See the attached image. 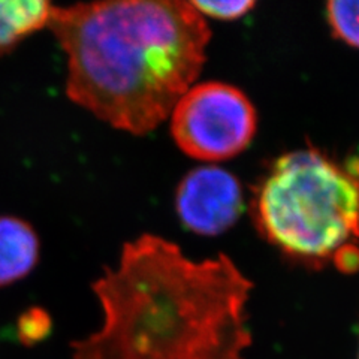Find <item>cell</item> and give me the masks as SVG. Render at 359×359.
<instances>
[{
  "instance_id": "cell-1",
  "label": "cell",
  "mask_w": 359,
  "mask_h": 359,
  "mask_svg": "<svg viewBox=\"0 0 359 359\" xmlns=\"http://www.w3.org/2000/svg\"><path fill=\"white\" fill-rule=\"evenodd\" d=\"M250 289L229 256L194 261L144 233L93 283L104 322L72 343L74 359H244Z\"/></svg>"
},
{
  "instance_id": "cell-2",
  "label": "cell",
  "mask_w": 359,
  "mask_h": 359,
  "mask_svg": "<svg viewBox=\"0 0 359 359\" xmlns=\"http://www.w3.org/2000/svg\"><path fill=\"white\" fill-rule=\"evenodd\" d=\"M66 95L118 130L145 135L171 116L207 59L211 30L186 0L54 6Z\"/></svg>"
},
{
  "instance_id": "cell-3",
  "label": "cell",
  "mask_w": 359,
  "mask_h": 359,
  "mask_svg": "<svg viewBox=\"0 0 359 359\" xmlns=\"http://www.w3.org/2000/svg\"><path fill=\"white\" fill-rule=\"evenodd\" d=\"M265 237L307 259L346 256L359 240V168L340 166L316 150L278 157L256 194Z\"/></svg>"
},
{
  "instance_id": "cell-4",
  "label": "cell",
  "mask_w": 359,
  "mask_h": 359,
  "mask_svg": "<svg viewBox=\"0 0 359 359\" xmlns=\"http://www.w3.org/2000/svg\"><path fill=\"white\" fill-rule=\"evenodd\" d=\"M256 126L249 97L219 81L192 86L171 112V133L178 149L202 162L238 156L250 145Z\"/></svg>"
},
{
  "instance_id": "cell-5",
  "label": "cell",
  "mask_w": 359,
  "mask_h": 359,
  "mask_svg": "<svg viewBox=\"0 0 359 359\" xmlns=\"http://www.w3.org/2000/svg\"><path fill=\"white\" fill-rule=\"evenodd\" d=\"M180 222L189 231L215 237L228 231L244 208L243 190L226 170L201 166L190 171L180 183L175 195Z\"/></svg>"
},
{
  "instance_id": "cell-6",
  "label": "cell",
  "mask_w": 359,
  "mask_h": 359,
  "mask_svg": "<svg viewBox=\"0 0 359 359\" xmlns=\"http://www.w3.org/2000/svg\"><path fill=\"white\" fill-rule=\"evenodd\" d=\"M39 259V238L30 223L14 216L0 217V286L25 278Z\"/></svg>"
},
{
  "instance_id": "cell-7",
  "label": "cell",
  "mask_w": 359,
  "mask_h": 359,
  "mask_svg": "<svg viewBox=\"0 0 359 359\" xmlns=\"http://www.w3.org/2000/svg\"><path fill=\"white\" fill-rule=\"evenodd\" d=\"M54 5L43 0H0V57L50 26Z\"/></svg>"
},
{
  "instance_id": "cell-8",
  "label": "cell",
  "mask_w": 359,
  "mask_h": 359,
  "mask_svg": "<svg viewBox=\"0 0 359 359\" xmlns=\"http://www.w3.org/2000/svg\"><path fill=\"white\" fill-rule=\"evenodd\" d=\"M327 18L337 36L359 48V0L330 2L327 5Z\"/></svg>"
},
{
  "instance_id": "cell-9",
  "label": "cell",
  "mask_w": 359,
  "mask_h": 359,
  "mask_svg": "<svg viewBox=\"0 0 359 359\" xmlns=\"http://www.w3.org/2000/svg\"><path fill=\"white\" fill-rule=\"evenodd\" d=\"M192 5L202 17H210L222 21L237 20L253 9L255 2L250 0H229V2H198L194 0Z\"/></svg>"
},
{
  "instance_id": "cell-10",
  "label": "cell",
  "mask_w": 359,
  "mask_h": 359,
  "mask_svg": "<svg viewBox=\"0 0 359 359\" xmlns=\"http://www.w3.org/2000/svg\"><path fill=\"white\" fill-rule=\"evenodd\" d=\"M50 330V318L42 310H30L20 320V337L22 341H38Z\"/></svg>"
},
{
  "instance_id": "cell-11",
  "label": "cell",
  "mask_w": 359,
  "mask_h": 359,
  "mask_svg": "<svg viewBox=\"0 0 359 359\" xmlns=\"http://www.w3.org/2000/svg\"><path fill=\"white\" fill-rule=\"evenodd\" d=\"M358 359H359V355H358Z\"/></svg>"
}]
</instances>
